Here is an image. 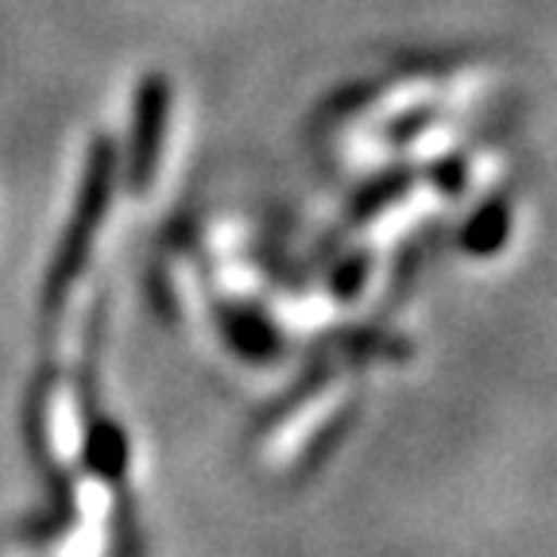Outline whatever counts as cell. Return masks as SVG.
<instances>
[{"mask_svg":"<svg viewBox=\"0 0 557 557\" xmlns=\"http://www.w3.org/2000/svg\"><path fill=\"white\" fill-rule=\"evenodd\" d=\"M113 163H116L113 144L97 139V148L89 151V171L78 194V209H74V221H70L66 236L59 244V260H54L51 278H47V302H59V295H66V287L86 268L89 244H94L97 228H101L109 190H113Z\"/></svg>","mask_w":557,"mask_h":557,"instance_id":"cell-1","label":"cell"},{"mask_svg":"<svg viewBox=\"0 0 557 557\" xmlns=\"http://www.w3.org/2000/svg\"><path fill=\"white\" fill-rule=\"evenodd\" d=\"M166 116H171V86H166V78L151 74V78H144L136 97V128H132V151H128V183L136 194L148 190L151 174L159 166Z\"/></svg>","mask_w":557,"mask_h":557,"instance_id":"cell-2","label":"cell"},{"mask_svg":"<svg viewBox=\"0 0 557 557\" xmlns=\"http://www.w3.org/2000/svg\"><path fill=\"white\" fill-rule=\"evenodd\" d=\"M368 283V256H345L333 271V295L337 298H357Z\"/></svg>","mask_w":557,"mask_h":557,"instance_id":"cell-7","label":"cell"},{"mask_svg":"<svg viewBox=\"0 0 557 557\" xmlns=\"http://www.w3.org/2000/svg\"><path fill=\"white\" fill-rule=\"evenodd\" d=\"M434 116H437V113H430V109H418V113L403 116V121H395L392 139H410V136H418V132L426 128V121H434Z\"/></svg>","mask_w":557,"mask_h":557,"instance_id":"cell-9","label":"cell"},{"mask_svg":"<svg viewBox=\"0 0 557 557\" xmlns=\"http://www.w3.org/2000/svg\"><path fill=\"white\" fill-rule=\"evenodd\" d=\"M89 461H94V469L101 476L121 480L128 472V442H124V434L113 422H97L89 430Z\"/></svg>","mask_w":557,"mask_h":557,"instance_id":"cell-5","label":"cell"},{"mask_svg":"<svg viewBox=\"0 0 557 557\" xmlns=\"http://www.w3.org/2000/svg\"><path fill=\"white\" fill-rule=\"evenodd\" d=\"M410 186H414V171H392V174H383L380 183H372L357 198V221L375 218L380 209H387L392 201H399L403 194L410 190Z\"/></svg>","mask_w":557,"mask_h":557,"instance_id":"cell-6","label":"cell"},{"mask_svg":"<svg viewBox=\"0 0 557 557\" xmlns=\"http://www.w3.org/2000/svg\"><path fill=\"white\" fill-rule=\"evenodd\" d=\"M434 178L442 183L445 194H461V186H465V163H457V159H449V163H437L434 166Z\"/></svg>","mask_w":557,"mask_h":557,"instance_id":"cell-8","label":"cell"},{"mask_svg":"<svg viewBox=\"0 0 557 557\" xmlns=\"http://www.w3.org/2000/svg\"><path fill=\"white\" fill-rule=\"evenodd\" d=\"M511 228H515L511 198L507 194H492V198L472 209V218L461 225L457 248L465 256H472V260H487V256L504 252V244L511 240Z\"/></svg>","mask_w":557,"mask_h":557,"instance_id":"cell-4","label":"cell"},{"mask_svg":"<svg viewBox=\"0 0 557 557\" xmlns=\"http://www.w3.org/2000/svg\"><path fill=\"white\" fill-rule=\"evenodd\" d=\"M221 330L225 341L240 360L252 364H268L283 352V333L271 325V318H263L256 306H225L221 310Z\"/></svg>","mask_w":557,"mask_h":557,"instance_id":"cell-3","label":"cell"}]
</instances>
